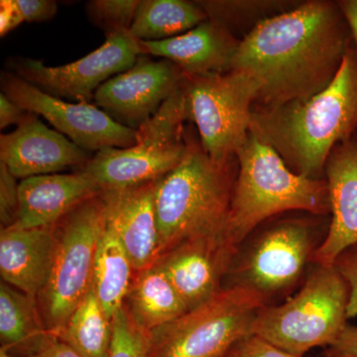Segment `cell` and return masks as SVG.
Here are the masks:
<instances>
[{"label":"cell","mask_w":357,"mask_h":357,"mask_svg":"<svg viewBox=\"0 0 357 357\" xmlns=\"http://www.w3.org/2000/svg\"><path fill=\"white\" fill-rule=\"evenodd\" d=\"M238 249L227 232L189 239L156 260L188 311L201 306L222 289Z\"/></svg>","instance_id":"5bb4252c"},{"label":"cell","mask_w":357,"mask_h":357,"mask_svg":"<svg viewBox=\"0 0 357 357\" xmlns=\"http://www.w3.org/2000/svg\"><path fill=\"white\" fill-rule=\"evenodd\" d=\"M337 2L351 26L352 36L357 49V0H340Z\"/></svg>","instance_id":"8d00e7d4"},{"label":"cell","mask_w":357,"mask_h":357,"mask_svg":"<svg viewBox=\"0 0 357 357\" xmlns=\"http://www.w3.org/2000/svg\"></svg>","instance_id":"ab89813d"},{"label":"cell","mask_w":357,"mask_h":357,"mask_svg":"<svg viewBox=\"0 0 357 357\" xmlns=\"http://www.w3.org/2000/svg\"><path fill=\"white\" fill-rule=\"evenodd\" d=\"M0 86L13 102L41 115L55 130L89 153L110 148L126 149L137 141V130L115 121L96 105L66 102L9 70H2Z\"/></svg>","instance_id":"8fae6325"},{"label":"cell","mask_w":357,"mask_h":357,"mask_svg":"<svg viewBox=\"0 0 357 357\" xmlns=\"http://www.w3.org/2000/svg\"><path fill=\"white\" fill-rule=\"evenodd\" d=\"M316 229V223L307 218L275 223L245 252L237 253L227 275L231 283L227 287L249 289L267 300L292 288L318 248Z\"/></svg>","instance_id":"30bf717a"},{"label":"cell","mask_w":357,"mask_h":357,"mask_svg":"<svg viewBox=\"0 0 357 357\" xmlns=\"http://www.w3.org/2000/svg\"><path fill=\"white\" fill-rule=\"evenodd\" d=\"M140 0H91L86 6L89 20L107 35L129 32Z\"/></svg>","instance_id":"4316f807"},{"label":"cell","mask_w":357,"mask_h":357,"mask_svg":"<svg viewBox=\"0 0 357 357\" xmlns=\"http://www.w3.org/2000/svg\"><path fill=\"white\" fill-rule=\"evenodd\" d=\"M158 182L100 192L105 223L126 248L134 272L145 269L158 259L159 232L155 208Z\"/></svg>","instance_id":"2e32d148"},{"label":"cell","mask_w":357,"mask_h":357,"mask_svg":"<svg viewBox=\"0 0 357 357\" xmlns=\"http://www.w3.org/2000/svg\"><path fill=\"white\" fill-rule=\"evenodd\" d=\"M134 273L126 248L105 223L96 248L91 288L110 321L123 307Z\"/></svg>","instance_id":"7402d4cb"},{"label":"cell","mask_w":357,"mask_h":357,"mask_svg":"<svg viewBox=\"0 0 357 357\" xmlns=\"http://www.w3.org/2000/svg\"><path fill=\"white\" fill-rule=\"evenodd\" d=\"M105 225L100 192L54 225L56 248L50 276L36 300L47 333L57 335L91 290L96 248Z\"/></svg>","instance_id":"52a82bcc"},{"label":"cell","mask_w":357,"mask_h":357,"mask_svg":"<svg viewBox=\"0 0 357 357\" xmlns=\"http://www.w3.org/2000/svg\"><path fill=\"white\" fill-rule=\"evenodd\" d=\"M227 357H300L282 351L255 335L244 338Z\"/></svg>","instance_id":"1f68e13d"},{"label":"cell","mask_w":357,"mask_h":357,"mask_svg":"<svg viewBox=\"0 0 357 357\" xmlns=\"http://www.w3.org/2000/svg\"><path fill=\"white\" fill-rule=\"evenodd\" d=\"M357 49H349L332 83L307 100L253 109L249 132L273 148L292 172L321 180L333 148L356 133Z\"/></svg>","instance_id":"7a4b0ae2"},{"label":"cell","mask_w":357,"mask_h":357,"mask_svg":"<svg viewBox=\"0 0 357 357\" xmlns=\"http://www.w3.org/2000/svg\"><path fill=\"white\" fill-rule=\"evenodd\" d=\"M182 70L166 59L140 56L96 91L93 102L115 121L137 130L183 84Z\"/></svg>","instance_id":"4fadbf2b"},{"label":"cell","mask_w":357,"mask_h":357,"mask_svg":"<svg viewBox=\"0 0 357 357\" xmlns=\"http://www.w3.org/2000/svg\"><path fill=\"white\" fill-rule=\"evenodd\" d=\"M0 357H13L9 354L8 351H7L6 349H4V347H1L0 349Z\"/></svg>","instance_id":"74e56055"},{"label":"cell","mask_w":357,"mask_h":357,"mask_svg":"<svg viewBox=\"0 0 357 357\" xmlns=\"http://www.w3.org/2000/svg\"><path fill=\"white\" fill-rule=\"evenodd\" d=\"M184 79V77H183ZM192 123L184 84L137 129L132 147L110 148L91 156L81 169L100 191L161 180L181 163L187 149L185 123Z\"/></svg>","instance_id":"5b68a950"},{"label":"cell","mask_w":357,"mask_h":357,"mask_svg":"<svg viewBox=\"0 0 357 357\" xmlns=\"http://www.w3.org/2000/svg\"><path fill=\"white\" fill-rule=\"evenodd\" d=\"M26 22H44L57 14L58 2L53 0H15Z\"/></svg>","instance_id":"d6a6232c"},{"label":"cell","mask_w":357,"mask_h":357,"mask_svg":"<svg viewBox=\"0 0 357 357\" xmlns=\"http://www.w3.org/2000/svg\"><path fill=\"white\" fill-rule=\"evenodd\" d=\"M25 357H84L56 335L46 333L26 349Z\"/></svg>","instance_id":"4dcf8cb0"},{"label":"cell","mask_w":357,"mask_h":357,"mask_svg":"<svg viewBox=\"0 0 357 357\" xmlns=\"http://www.w3.org/2000/svg\"><path fill=\"white\" fill-rule=\"evenodd\" d=\"M22 22H24V18L15 0H1L0 1V35L1 37L13 31Z\"/></svg>","instance_id":"e575fe53"},{"label":"cell","mask_w":357,"mask_h":357,"mask_svg":"<svg viewBox=\"0 0 357 357\" xmlns=\"http://www.w3.org/2000/svg\"><path fill=\"white\" fill-rule=\"evenodd\" d=\"M326 357H357V326L347 325L335 344L326 349Z\"/></svg>","instance_id":"836d02e7"},{"label":"cell","mask_w":357,"mask_h":357,"mask_svg":"<svg viewBox=\"0 0 357 357\" xmlns=\"http://www.w3.org/2000/svg\"><path fill=\"white\" fill-rule=\"evenodd\" d=\"M184 74V73H183ZM192 123L204 149L213 159L236 156L249 134L257 84L243 70L185 75Z\"/></svg>","instance_id":"9c48e42d"},{"label":"cell","mask_w":357,"mask_h":357,"mask_svg":"<svg viewBox=\"0 0 357 357\" xmlns=\"http://www.w3.org/2000/svg\"><path fill=\"white\" fill-rule=\"evenodd\" d=\"M100 192L81 170L23 178L18 185L17 222L13 225L25 229L53 227L77 204Z\"/></svg>","instance_id":"d6986e66"},{"label":"cell","mask_w":357,"mask_h":357,"mask_svg":"<svg viewBox=\"0 0 357 357\" xmlns=\"http://www.w3.org/2000/svg\"><path fill=\"white\" fill-rule=\"evenodd\" d=\"M267 303L255 291L225 287L201 306L150 333L149 357H227L253 335L258 312Z\"/></svg>","instance_id":"ba28073f"},{"label":"cell","mask_w":357,"mask_h":357,"mask_svg":"<svg viewBox=\"0 0 357 357\" xmlns=\"http://www.w3.org/2000/svg\"><path fill=\"white\" fill-rule=\"evenodd\" d=\"M325 175L332 220L312 259L319 266L332 267L338 256L357 244V132L333 148Z\"/></svg>","instance_id":"e0dca14e"},{"label":"cell","mask_w":357,"mask_h":357,"mask_svg":"<svg viewBox=\"0 0 357 357\" xmlns=\"http://www.w3.org/2000/svg\"><path fill=\"white\" fill-rule=\"evenodd\" d=\"M54 225L11 227L0 232V274L2 282L37 300L49 276L55 253Z\"/></svg>","instance_id":"ffe728a7"},{"label":"cell","mask_w":357,"mask_h":357,"mask_svg":"<svg viewBox=\"0 0 357 357\" xmlns=\"http://www.w3.org/2000/svg\"><path fill=\"white\" fill-rule=\"evenodd\" d=\"M354 46L338 2L307 0L256 25L241 39L230 70L255 79L253 109L280 107L324 91Z\"/></svg>","instance_id":"6da1fadb"},{"label":"cell","mask_w":357,"mask_h":357,"mask_svg":"<svg viewBox=\"0 0 357 357\" xmlns=\"http://www.w3.org/2000/svg\"><path fill=\"white\" fill-rule=\"evenodd\" d=\"M185 138L184 158L157 185L158 258L189 239L227 232L238 159H213L192 126H187Z\"/></svg>","instance_id":"3957f363"},{"label":"cell","mask_w":357,"mask_h":357,"mask_svg":"<svg viewBox=\"0 0 357 357\" xmlns=\"http://www.w3.org/2000/svg\"><path fill=\"white\" fill-rule=\"evenodd\" d=\"M134 275L124 307L147 335L188 312L165 272L156 263Z\"/></svg>","instance_id":"44dd1931"},{"label":"cell","mask_w":357,"mask_h":357,"mask_svg":"<svg viewBox=\"0 0 357 357\" xmlns=\"http://www.w3.org/2000/svg\"><path fill=\"white\" fill-rule=\"evenodd\" d=\"M349 301V286L335 266L318 265L290 300L258 312L252 333L296 356L328 349L347 325Z\"/></svg>","instance_id":"8992f818"},{"label":"cell","mask_w":357,"mask_h":357,"mask_svg":"<svg viewBox=\"0 0 357 357\" xmlns=\"http://www.w3.org/2000/svg\"><path fill=\"white\" fill-rule=\"evenodd\" d=\"M89 152L49 128L30 112L10 133L0 135V162L16 178L58 174L89 163Z\"/></svg>","instance_id":"9a60e30c"},{"label":"cell","mask_w":357,"mask_h":357,"mask_svg":"<svg viewBox=\"0 0 357 357\" xmlns=\"http://www.w3.org/2000/svg\"><path fill=\"white\" fill-rule=\"evenodd\" d=\"M241 42L225 26L208 18L184 34L139 44L142 55L171 61L185 75H208L229 72Z\"/></svg>","instance_id":"ac0fdd59"},{"label":"cell","mask_w":357,"mask_h":357,"mask_svg":"<svg viewBox=\"0 0 357 357\" xmlns=\"http://www.w3.org/2000/svg\"><path fill=\"white\" fill-rule=\"evenodd\" d=\"M236 156L238 175L227 234L238 250L249 234L273 215L290 211L314 215L331 213L326 178L312 180L292 172L273 148L252 133Z\"/></svg>","instance_id":"277c9868"},{"label":"cell","mask_w":357,"mask_h":357,"mask_svg":"<svg viewBox=\"0 0 357 357\" xmlns=\"http://www.w3.org/2000/svg\"><path fill=\"white\" fill-rule=\"evenodd\" d=\"M8 168L0 162V222L1 229L15 225L18 218V185Z\"/></svg>","instance_id":"f1b7e54d"},{"label":"cell","mask_w":357,"mask_h":357,"mask_svg":"<svg viewBox=\"0 0 357 357\" xmlns=\"http://www.w3.org/2000/svg\"><path fill=\"white\" fill-rule=\"evenodd\" d=\"M107 357H149L148 335L134 323L126 307L114 314Z\"/></svg>","instance_id":"83f0119b"},{"label":"cell","mask_w":357,"mask_h":357,"mask_svg":"<svg viewBox=\"0 0 357 357\" xmlns=\"http://www.w3.org/2000/svg\"><path fill=\"white\" fill-rule=\"evenodd\" d=\"M37 301L8 284H0L1 347L24 352L46 333Z\"/></svg>","instance_id":"cb8c5ba5"},{"label":"cell","mask_w":357,"mask_h":357,"mask_svg":"<svg viewBox=\"0 0 357 357\" xmlns=\"http://www.w3.org/2000/svg\"><path fill=\"white\" fill-rule=\"evenodd\" d=\"M206 20L208 15L197 1L140 0L129 33L138 41H163L184 34Z\"/></svg>","instance_id":"603a6c76"},{"label":"cell","mask_w":357,"mask_h":357,"mask_svg":"<svg viewBox=\"0 0 357 357\" xmlns=\"http://www.w3.org/2000/svg\"><path fill=\"white\" fill-rule=\"evenodd\" d=\"M301 1L277 0H201L197 1L208 20L217 21L232 34L250 26L251 30L260 22L290 10Z\"/></svg>","instance_id":"484cf974"},{"label":"cell","mask_w":357,"mask_h":357,"mask_svg":"<svg viewBox=\"0 0 357 357\" xmlns=\"http://www.w3.org/2000/svg\"><path fill=\"white\" fill-rule=\"evenodd\" d=\"M338 273L347 282L349 290L347 317L354 318L357 316V244L347 248L335 260L333 264Z\"/></svg>","instance_id":"f546056e"},{"label":"cell","mask_w":357,"mask_h":357,"mask_svg":"<svg viewBox=\"0 0 357 357\" xmlns=\"http://www.w3.org/2000/svg\"><path fill=\"white\" fill-rule=\"evenodd\" d=\"M142 55L130 33L107 35L102 46L70 64L49 67L39 60L11 61L14 74L56 98L91 103L96 91L116 75L126 72Z\"/></svg>","instance_id":"7c38bea8"},{"label":"cell","mask_w":357,"mask_h":357,"mask_svg":"<svg viewBox=\"0 0 357 357\" xmlns=\"http://www.w3.org/2000/svg\"><path fill=\"white\" fill-rule=\"evenodd\" d=\"M29 114V112L16 105L3 93H0V129L1 130L13 124L18 126Z\"/></svg>","instance_id":"d590c367"},{"label":"cell","mask_w":357,"mask_h":357,"mask_svg":"<svg viewBox=\"0 0 357 357\" xmlns=\"http://www.w3.org/2000/svg\"><path fill=\"white\" fill-rule=\"evenodd\" d=\"M324 357H326V356H324Z\"/></svg>","instance_id":"f35d334b"},{"label":"cell","mask_w":357,"mask_h":357,"mask_svg":"<svg viewBox=\"0 0 357 357\" xmlns=\"http://www.w3.org/2000/svg\"><path fill=\"white\" fill-rule=\"evenodd\" d=\"M112 333V321L91 288L56 337L84 357H107Z\"/></svg>","instance_id":"d4e9b609"}]
</instances>
